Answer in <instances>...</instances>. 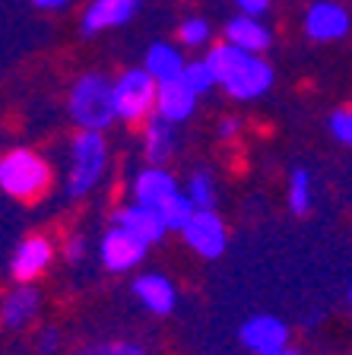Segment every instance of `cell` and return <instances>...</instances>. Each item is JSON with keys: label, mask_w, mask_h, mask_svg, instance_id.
Masks as SVG:
<instances>
[{"label": "cell", "mask_w": 352, "mask_h": 355, "mask_svg": "<svg viewBox=\"0 0 352 355\" xmlns=\"http://www.w3.org/2000/svg\"><path fill=\"white\" fill-rule=\"evenodd\" d=\"M143 67H146V70L159 83H169V80H178V76H184V70H187V58H184V48H181V44L153 42L146 48Z\"/></svg>", "instance_id": "d6986e66"}, {"label": "cell", "mask_w": 352, "mask_h": 355, "mask_svg": "<svg viewBox=\"0 0 352 355\" xmlns=\"http://www.w3.org/2000/svg\"><path fill=\"white\" fill-rule=\"evenodd\" d=\"M51 187V165L29 146L7 149L0 159V191L19 203H35Z\"/></svg>", "instance_id": "277c9868"}, {"label": "cell", "mask_w": 352, "mask_h": 355, "mask_svg": "<svg viewBox=\"0 0 352 355\" xmlns=\"http://www.w3.org/2000/svg\"><path fill=\"white\" fill-rule=\"evenodd\" d=\"M184 193L194 200V207L197 209H216V181L210 171H194L191 178H187V187H184Z\"/></svg>", "instance_id": "7402d4cb"}, {"label": "cell", "mask_w": 352, "mask_h": 355, "mask_svg": "<svg viewBox=\"0 0 352 355\" xmlns=\"http://www.w3.org/2000/svg\"><path fill=\"white\" fill-rule=\"evenodd\" d=\"M197 89L191 83L178 76V80H169V83H159V102H156V114H162L165 121L171 124H184L197 111Z\"/></svg>", "instance_id": "9a60e30c"}, {"label": "cell", "mask_w": 352, "mask_h": 355, "mask_svg": "<svg viewBox=\"0 0 352 355\" xmlns=\"http://www.w3.org/2000/svg\"><path fill=\"white\" fill-rule=\"evenodd\" d=\"M133 295H137V302L143 304L149 314H159V318L171 314V311H175V304H178L175 282H171L169 276H162V273L137 276V279H133Z\"/></svg>", "instance_id": "e0dca14e"}, {"label": "cell", "mask_w": 352, "mask_h": 355, "mask_svg": "<svg viewBox=\"0 0 352 355\" xmlns=\"http://www.w3.org/2000/svg\"><path fill=\"white\" fill-rule=\"evenodd\" d=\"M159 213H162V219H165V225H169V232H184L187 222L194 219V213H197V207H194V200L181 191V193H175Z\"/></svg>", "instance_id": "44dd1931"}, {"label": "cell", "mask_w": 352, "mask_h": 355, "mask_svg": "<svg viewBox=\"0 0 352 355\" xmlns=\"http://www.w3.org/2000/svg\"><path fill=\"white\" fill-rule=\"evenodd\" d=\"M242 346L254 355H270L289 346V327L273 314H254L242 324Z\"/></svg>", "instance_id": "8fae6325"}, {"label": "cell", "mask_w": 352, "mask_h": 355, "mask_svg": "<svg viewBox=\"0 0 352 355\" xmlns=\"http://www.w3.org/2000/svg\"><path fill=\"white\" fill-rule=\"evenodd\" d=\"M178 124L165 121L162 114H153V118L143 124V155H146L149 165H165L175 155L178 149Z\"/></svg>", "instance_id": "ac0fdd59"}, {"label": "cell", "mask_w": 352, "mask_h": 355, "mask_svg": "<svg viewBox=\"0 0 352 355\" xmlns=\"http://www.w3.org/2000/svg\"><path fill=\"white\" fill-rule=\"evenodd\" d=\"M213 42V26L203 16H187V19L178 26V44L184 51H203Z\"/></svg>", "instance_id": "ffe728a7"}, {"label": "cell", "mask_w": 352, "mask_h": 355, "mask_svg": "<svg viewBox=\"0 0 352 355\" xmlns=\"http://www.w3.org/2000/svg\"><path fill=\"white\" fill-rule=\"evenodd\" d=\"M349 308H352V286H349Z\"/></svg>", "instance_id": "d6a6232c"}, {"label": "cell", "mask_w": 352, "mask_h": 355, "mask_svg": "<svg viewBox=\"0 0 352 355\" xmlns=\"http://www.w3.org/2000/svg\"><path fill=\"white\" fill-rule=\"evenodd\" d=\"M159 102V80L146 67H127L115 76V105L117 121L124 124H146L156 114Z\"/></svg>", "instance_id": "5b68a950"}, {"label": "cell", "mask_w": 352, "mask_h": 355, "mask_svg": "<svg viewBox=\"0 0 352 355\" xmlns=\"http://www.w3.org/2000/svg\"><path fill=\"white\" fill-rule=\"evenodd\" d=\"M108 140L102 130H76L67 143V175L64 193L70 200H80L102 184L108 171Z\"/></svg>", "instance_id": "7a4b0ae2"}, {"label": "cell", "mask_w": 352, "mask_h": 355, "mask_svg": "<svg viewBox=\"0 0 352 355\" xmlns=\"http://www.w3.org/2000/svg\"><path fill=\"white\" fill-rule=\"evenodd\" d=\"M42 311V292H38L32 282H16L3 295V308H0V318L7 330H22L38 318Z\"/></svg>", "instance_id": "2e32d148"}, {"label": "cell", "mask_w": 352, "mask_h": 355, "mask_svg": "<svg viewBox=\"0 0 352 355\" xmlns=\"http://www.w3.org/2000/svg\"><path fill=\"white\" fill-rule=\"evenodd\" d=\"M54 260V241L44 235L22 238L10 254V276L13 282H35Z\"/></svg>", "instance_id": "9c48e42d"}, {"label": "cell", "mask_w": 352, "mask_h": 355, "mask_svg": "<svg viewBox=\"0 0 352 355\" xmlns=\"http://www.w3.org/2000/svg\"><path fill=\"white\" fill-rule=\"evenodd\" d=\"M80 355H146V349L137 343H102V346H89Z\"/></svg>", "instance_id": "484cf974"}, {"label": "cell", "mask_w": 352, "mask_h": 355, "mask_svg": "<svg viewBox=\"0 0 352 355\" xmlns=\"http://www.w3.org/2000/svg\"><path fill=\"white\" fill-rule=\"evenodd\" d=\"M352 29V13L340 0H311L305 10V35L311 42H340Z\"/></svg>", "instance_id": "52a82bcc"}, {"label": "cell", "mask_w": 352, "mask_h": 355, "mask_svg": "<svg viewBox=\"0 0 352 355\" xmlns=\"http://www.w3.org/2000/svg\"><path fill=\"white\" fill-rule=\"evenodd\" d=\"M115 225L127 229L131 235H137L140 241H146L149 248H153V244H159L162 238H165V232H169V225H165V219H162L159 209L143 207V203H137V200L117 209V213H115Z\"/></svg>", "instance_id": "5bb4252c"}, {"label": "cell", "mask_w": 352, "mask_h": 355, "mask_svg": "<svg viewBox=\"0 0 352 355\" xmlns=\"http://www.w3.org/2000/svg\"><path fill=\"white\" fill-rule=\"evenodd\" d=\"M89 254V241L83 235H70L64 244V257L70 260V263H80V260H86Z\"/></svg>", "instance_id": "4316f807"}, {"label": "cell", "mask_w": 352, "mask_h": 355, "mask_svg": "<svg viewBox=\"0 0 352 355\" xmlns=\"http://www.w3.org/2000/svg\"><path fill=\"white\" fill-rule=\"evenodd\" d=\"M181 238H184V244L203 260L222 257V251L228 248L226 222H222V216L216 213V209H197L194 219L187 222V229L181 232Z\"/></svg>", "instance_id": "ba28073f"}, {"label": "cell", "mask_w": 352, "mask_h": 355, "mask_svg": "<svg viewBox=\"0 0 352 355\" xmlns=\"http://www.w3.org/2000/svg\"><path fill=\"white\" fill-rule=\"evenodd\" d=\"M242 133V118H235V114H226V118L216 124V137L219 140H235Z\"/></svg>", "instance_id": "f1b7e54d"}, {"label": "cell", "mask_w": 352, "mask_h": 355, "mask_svg": "<svg viewBox=\"0 0 352 355\" xmlns=\"http://www.w3.org/2000/svg\"><path fill=\"white\" fill-rule=\"evenodd\" d=\"M74 0H32V7L44 10V13H58V10H67Z\"/></svg>", "instance_id": "4dcf8cb0"}, {"label": "cell", "mask_w": 352, "mask_h": 355, "mask_svg": "<svg viewBox=\"0 0 352 355\" xmlns=\"http://www.w3.org/2000/svg\"><path fill=\"white\" fill-rule=\"evenodd\" d=\"M315 203V191H311V175L305 168H295L289 178V209L295 216H305Z\"/></svg>", "instance_id": "603a6c76"}, {"label": "cell", "mask_w": 352, "mask_h": 355, "mask_svg": "<svg viewBox=\"0 0 352 355\" xmlns=\"http://www.w3.org/2000/svg\"><path fill=\"white\" fill-rule=\"evenodd\" d=\"M238 13H248V16H264L267 10L273 7V0H235Z\"/></svg>", "instance_id": "f546056e"}, {"label": "cell", "mask_w": 352, "mask_h": 355, "mask_svg": "<svg viewBox=\"0 0 352 355\" xmlns=\"http://www.w3.org/2000/svg\"><path fill=\"white\" fill-rule=\"evenodd\" d=\"M146 251L149 244L140 241L137 235H131L121 225H111L102 235V241H99V260H102V266L108 273H131V270H137L143 263V257H146Z\"/></svg>", "instance_id": "8992f818"}, {"label": "cell", "mask_w": 352, "mask_h": 355, "mask_svg": "<svg viewBox=\"0 0 352 355\" xmlns=\"http://www.w3.org/2000/svg\"><path fill=\"white\" fill-rule=\"evenodd\" d=\"M270 355H299V352H295V349H289V346H286V349H279V352H270Z\"/></svg>", "instance_id": "1f68e13d"}, {"label": "cell", "mask_w": 352, "mask_h": 355, "mask_svg": "<svg viewBox=\"0 0 352 355\" xmlns=\"http://www.w3.org/2000/svg\"><path fill=\"white\" fill-rule=\"evenodd\" d=\"M222 42L235 44V48H244V51H254V54H267L273 48V29L264 22V16L238 13L226 22Z\"/></svg>", "instance_id": "4fadbf2b"}, {"label": "cell", "mask_w": 352, "mask_h": 355, "mask_svg": "<svg viewBox=\"0 0 352 355\" xmlns=\"http://www.w3.org/2000/svg\"><path fill=\"white\" fill-rule=\"evenodd\" d=\"M35 346H38V352H42V355H54L60 349V333L54 330V327H44V330L38 333Z\"/></svg>", "instance_id": "83f0119b"}, {"label": "cell", "mask_w": 352, "mask_h": 355, "mask_svg": "<svg viewBox=\"0 0 352 355\" xmlns=\"http://www.w3.org/2000/svg\"><path fill=\"white\" fill-rule=\"evenodd\" d=\"M131 191H133L137 203L162 209L175 193H181V187H178V178L171 175L165 165H146V168H140L137 175H133Z\"/></svg>", "instance_id": "7c38bea8"}, {"label": "cell", "mask_w": 352, "mask_h": 355, "mask_svg": "<svg viewBox=\"0 0 352 355\" xmlns=\"http://www.w3.org/2000/svg\"><path fill=\"white\" fill-rule=\"evenodd\" d=\"M140 3L143 0H89L80 19V32L92 38L108 29H121L140 13Z\"/></svg>", "instance_id": "30bf717a"}, {"label": "cell", "mask_w": 352, "mask_h": 355, "mask_svg": "<svg viewBox=\"0 0 352 355\" xmlns=\"http://www.w3.org/2000/svg\"><path fill=\"white\" fill-rule=\"evenodd\" d=\"M67 114L80 130H108L117 121L115 80L99 70L80 73L67 92Z\"/></svg>", "instance_id": "3957f363"}, {"label": "cell", "mask_w": 352, "mask_h": 355, "mask_svg": "<svg viewBox=\"0 0 352 355\" xmlns=\"http://www.w3.org/2000/svg\"><path fill=\"white\" fill-rule=\"evenodd\" d=\"M184 80L197 89V96H206V92H213V89L219 86V80H216V70H213V64H210V58H206V54H203V58L187 60Z\"/></svg>", "instance_id": "cb8c5ba5"}, {"label": "cell", "mask_w": 352, "mask_h": 355, "mask_svg": "<svg viewBox=\"0 0 352 355\" xmlns=\"http://www.w3.org/2000/svg\"><path fill=\"white\" fill-rule=\"evenodd\" d=\"M327 130H330V137L337 143H343V146L352 149V108H337L327 118Z\"/></svg>", "instance_id": "d4e9b609"}, {"label": "cell", "mask_w": 352, "mask_h": 355, "mask_svg": "<svg viewBox=\"0 0 352 355\" xmlns=\"http://www.w3.org/2000/svg\"><path fill=\"white\" fill-rule=\"evenodd\" d=\"M206 58L213 64L222 92L228 98H235V102H257L276 83L273 64L264 54H254V51H244V48H235L228 42H219L206 48Z\"/></svg>", "instance_id": "6da1fadb"}]
</instances>
